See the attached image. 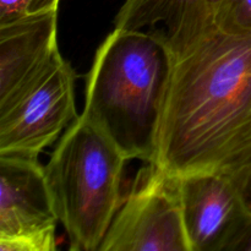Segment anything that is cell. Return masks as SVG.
Returning a JSON list of instances; mask_svg holds the SVG:
<instances>
[{"instance_id":"cell-1","label":"cell","mask_w":251,"mask_h":251,"mask_svg":"<svg viewBox=\"0 0 251 251\" xmlns=\"http://www.w3.org/2000/svg\"><path fill=\"white\" fill-rule=\"evenodd\" d=\"M190 14L163 32L171 75L153 166L168 176L251 168V29Z\"/></svg>"},{"instance_id":"cell-2","label":"cell","mask_w":251,"mask_h":251,"mask_svg":"<svg viewBox=\"0 0 251 251\" xmlns=\"http://www.w3.org/2000/svg\"><path fill=\"white\" fill-rule=\"evenodd\" d=\"M169 75L171 50L163 29L114 28L86 75L81 117L127 161L153 163Z\"/></svg>"},{"instance_id":"cell-3","label":"cell","mask_w":251,"mask_h":251,"mask_svg":"<svg viewBox=\"0 0 251 251\" xmlns=\"http://www.w3.org/2000/svg\"><path fill=\"white\" fill-rule=\"evenodd\" d=\"M126 162L123 152L81 115L61 135L44 171L70 250H100L124 199Z\"/></svg>"},{"instance_id":"cell-4","label":"cell","mask_w":251,"mask_h":251,"mask_svg":"<svg viewBox=\"0 0 251 251\" xmlns=\"http://www.w3.org/2000/svg\"><path fill=\"white\" fill-rule=\"evenodd\" d=\"M98 251H190L176 178L151 163L142 169Z\"/></svg>"},{"instance_id":"cell-5","label":"cell","mask_w":251,"mask_h":251,"mask_svg":"<svg viewBox=\"0 0 251 251\" xmlns=\"http://www.w3.org/2000/svg\"><path fill=\"white\" fill-rule=\"evenodd\" d=\"M76 74L59 54L50 68L0 112V153L39 157L78 118Z\"/></svg>"},{"instance_id":"cell-6","label":"cell","mask_w":251,"mask_h":251,"mask_svg":"<svg viewBox=\"0 0 251 251\" xmlns=\"http://www.w3.org/2000/svg\"><path fill=\"white\" fill-rule=\"evenodd\" d=\"M59 220L38 157L0 153V251H54Z\"/></svg>"},{"instance_id":"cell-7","label":"cell","mask_w":251,"mask_h":251,"mask_svg":"<svg viewBox=\"0 0 251 251\" xmlns=\"http://www.w3.org/2000/svg\"><path fill=\"white\" fill-rule=\"evenodd\" d=\"M179 203L190 251L232 249L251 212L229 176L201 172L176 176Z\"/></svg>"},{"instance_id":"cell-8","label":"cell","mask_w":251,"mask_h":251,"mask_svg":"<svg viewBox=\"0 0 251 251\" xmlns=\"http://www.w3.org/2000/svg\"><path fill=\"white\" fill-rule=\"evenodd\" d=\"M58 11L28 14L0 26V112L33 85L60 54Z\"/></svg>"},{"instance_id":"cell-9","label":"cell","mask_w":251,"mask_h":251,"mask_svg":"<svg viewBox=\"0 0 251 251\" xmlns=\"http://www.w3.org/2000/svg\"><path fill=\"white\" fill-rule=\"evenodd\" d=\"M223 0H125L114 19V28L144 29L168 27L185 16L206 10H218Z\"/></svg>"},{"instance_id":"cell-10","label":"cell","mask_w":251,"mask_h":251,"mask_svg":"<svg viewBox=\"0 0 251 251\" xmlns=\"http://www.w3.org/2000/svg\"><path fill=\"white\" fill-rule=\"evenodd\" d=\"M217 16L228 26L251 29V0H223Z\"/></svg>"},{"instance_id":"cell-11","label":"cell","mask_w":251,"mask_h":251,"mask_svg":"<svg viewBox=\"0 0 251 251\" xmlns=\"http://www.w3.org/2000/svg\"><path fill=\"white\" fill-rule=\"evenodd\" d=\"M29 2L31 0H0V26L28 15Z\"/></svg>"},{"instance_id":"cell-12","label":"cell","mask_w":251,"mask_h":251,"mask_svg":"<svg viewBox=\"0 0 251 251\" xmlns=\"http://www.w3.org/2000/svg\"><path fill=\"white\" fill-rule=\"evenodd\" d=\"M235 184L238 185V188L240 189L242 191L243 196H244V200L247 202L248 207H249L250 212H251V168L250 171H248L242 178L238 179L237 181H234ZM249 238L251 242V227H250V233H249Z\"/></svg>"},{"instance_id":"cell-13","label":"cell","mask_w":251,"mask_h":251,"mask_svg":"<svg viewBox=\"0 0 251 251\" xmlns=\"http://www.w3.org/2000/svg\"><path fill=\"white\" fill-rule=\"evenodd\" d=\"M59 1L60 0H31L28 6V14L59 9Z\"/></svg>"}]
</instances>
